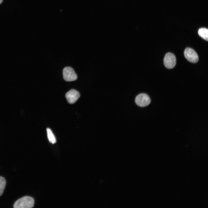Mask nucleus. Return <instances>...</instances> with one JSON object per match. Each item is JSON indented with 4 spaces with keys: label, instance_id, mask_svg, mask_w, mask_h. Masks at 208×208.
I'll list each match as a JSON object with an SVG mask.
<instances>
[{
    "label": "nucleus",
    "instance_id": "nucleus-1",
    "mask_svg": "<svg viewBox=\"0 0 208 208\" xmlns=\"http://www.w3.org/2000/svg\"><path fill=\"white\" fill-rule=\"evenodd\" d=\"M34 199L29 196L23 197L16 201L14 205V208H31L34 205Z\"/></svg>",
    "mask_w": 208,
    "mask_h": 208
},
{
    "label": "nucleus",
    "instance_id": "nucleus-2",
    "mask_svg": "<svg viewBox=\"0 0 208 208\" xmlns=\"http://www.w3.org/2000/svg\"><path fill=\"white\" fill-rule=\"evenodd\" d=\"M63 74L64 80L67 81H74L77 78V75L74 70L70 67L64 68L63 70Z\"/></svg>",
    "mask_w": 208,
    "mask_h": 208
},
{
    "label": "nucleus",
    "instance_id": "nucleus-3",
    "mask_svg": "<svg viewBox=\"0 0 208 208\" xmlns=\"http://www.w3.org/2000/svg\"><path fill=\"white\" fill-rule=\"evenodd\" d=\"M135 101L136 104L139 106L144 107L148 106L151 103V99L147 94L141 93L136 97Z\"/></svg>",
    "mask_w": 208,
    "mask_h": 208
},
{
    "label": "nucleus",
    "instance_id": "nucleus-4",
    "mask_svg": "<svg viewBox=\"0 0 208 208\" xmlns=\"http://www.w3.org/2000/svg\"><path fill=\"white\" fill-rule=\"evenodd\" d=\"M164 61L165 66L169 69L174 68L176 64V57L173 54L171 53H168L166 54Z\"/></svg>",
    "mask_w": 208,
    "mask_h": 208
},
{
    "label": "nucleus",
    "instance_id": "nucleus-5",
    "mask_svg": "<svg viewBox=\"0 0 208 208\" xmlns=\"http://www.w3.org/2000/svg\"><path fill=\"white\" fill-rule=\"evenodd\" d=\"M184 56L189 62L196 63L198 60V57L196 53L193 49L187 48L184 51Z\"/></svg>",
    "mask_w": 208,
    "mask_h": 208
},
{
    "label": "nucleus",
    "instance_id": "nucleus-6",
    "mask_svg": "<svg viewBox=\"0 0 208 208\" xmlns=\"http://www.w3.org/2000/svg\"><path fill=\"white\" fill-rule=\"evenodd\" d=\"M68 102L71 104L75 103L80 96V94L77 90L72 89L67 92L65 95Z\"/></svg>",
    "mask_w": 208,
    "mask_h": 208
},
{
    "label": "nucleus",
    "instance_id": "nucleus-7",
    "mask_svg": "<svg viewBox=\"0 0 208 208\" xmlns=\"http://www.w3.org/2000/svg\"><path fill=\"white\" fill-rule=\"evenodd\" d=\"M199 35L204 40H208V29L206 28H202L199 29L198 31Z\"/></svg>",
    "mask_w": 208,
    "mask_h": 208
},
{
    "label": "nucleus",
    "instance_id": "nucleus-8",
    "mask_svg": "<svg viewBox=\"0 0 208 208\" xmlns=\"http://www.w3.org/2000/svg\"><path fill=\"white\" fill-rule=\"evenodd\" d=\"M47 137L50 142L53 144L56 143V138L51 129L49 128H47Z\"/></svg>",
    "mask_w": 208,
    "mask_h": 208
},
{
    "label": "nucleus",
    "instance_id": "nucleus-9",
    "mask_svg": "<svg viewBox=\"0 0 208 208\" xmlns=\"http://www.w3.org/2000/svg\"><path fill=\"white\" fill-rule=\"evenodd\" d=\"M6 185V181L5 179L0 176V196L3 194Z\"/></svg>",
    "mask_w": 208,
    "mask_h": 208
},
{
    "label": "nucleus",
    "instance_id": "nucleus-10",
    "mask_svg": "<svg viewBox=\"0 0 208 208\" xmlns=\"http://www.w3.org/2000/svg\"><path fill=\"white\" fill-rule=\"evenodd\" d=\"M3 1V0H0V4H1Z\"/></svg>",
    "mask_w": 208,
    "mask_h": 208
}]
</instances>
